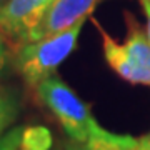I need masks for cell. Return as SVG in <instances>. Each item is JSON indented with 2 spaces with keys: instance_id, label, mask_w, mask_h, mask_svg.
Listing matches in <instances>:
<instances>
[{
  "instance_id": "cell-1",
  "label": "cell",
  "mask_w": 150,
  "mask_h": 150,
  "mask_svg": "<svg viewBox=\"0 0 150 150\" xmlns=\"http://www.w3.org/2000/svg\"><path fill=\"white\" fill-rule=\"evenodd\" d=\"M123 18L127 30L123 42L113 38L98 22H95L97 30L100 32L103 59L125 82L150 87V40L145 28L129 10L123 12Z\"/></svg>"
},
{
  "instance_id": "cell-2",
  "label": "cell",
  "mask_w": 150,
  "mask_h": 150,
  "mask_svg": "<svg viewBox=\"0 0 150 150\" xmlns=\"http://www.w3.org/2000/svg\"><path fill=\"white\" fill-rule=\"evenodd\" d=\"M40 102L54 113L70 142H87L102 137L110 130L103 129L92 115L90 105L77 95V92L59 75L50 77L35 88Z\"/></svg>"
},
{
  "instance_id": "cell-3",
  "label": "cell",
  "mask_w": 150,
  "mask_h": 150,
  "mask_svg": "<svg viewBox=\"0 0 150 150\" xmlns=\"http://www.w3.org/2000/svg\"><path fill=\"white\" fill-rule=\"evenodd\" d=\"M85 22L87 20L79 22L77 25L57 35L18 45L15 67L28 87L37 88L42 82L48 80L57 74L59 67L75 50Z\"/></svg>"
},
{
  "instance_id": "cell-4",
  "label": "cell",
  "mask_w": 150,
  "mask_h": 150,
  "mask_svg": "<svg viewBox=\"0 0 150 150\" xmlns=\"http://www.w3.org/2000/svg\"><path fill=\"white\" fill-rule=\"evenodd\" d=\"M100 0H55L50 5L37 27L27 35L25 42H35L40 38L57 35L67 28L87 20Z\"/></svg>"
},
{
  "instance_id": "cell-5",
  "label": "cell",
  "mask_w": 150,
  "mask_h": 150,
  "mask_svg": "<svg viewBox=\"0 0 150 150\" xmlns=\"http://www.w3.org/2000/svg\"><path fill=\"white\" fill-rule=\"evenodd\" d=\"M55 0H8L0 8V32L20 45Z\"/></svg>"
},
{
  "instance_id": "cell-6",
  "label": "cell",
  "mask_w": 150,
  "mask_h": 150,
  "mask_svg": "<svg viewBox=\"0 0 150 150\" xmlns=\"http://www.w3.org/2000/svg\"><path fill=\"white\" fill-rule=\"evenodd\" d=\"M0 150H60V147L47 127L18 125L0 137Z\"/></svg>"
},
{
  "instance_id": "cell-7",
  "label": "cell",
  "mask_w": 150,
  "mask_h": 150,
  "mask_svg": "<svg viewBox=\"0 0 150 150\" xmlns=\"http://www.w3.org/2000/svg\"><path fill=\"white\" fill-rule=\"evenodd\" d=\"M65 150H137V139L132 135L108 134L102 137H93L87 142H65Z\"/></svg>"
},
{
  "instance_id": "cell-8",
  "label": "cell",
  "mask_w": 150,
  "mask_h": 150,
  "mask_svg": "<svg viewBox=\"0 0 150 150\" xmlns=\"http://www.w3.org/2000/svg\"><path fill=\"white\" fill-rule=\"evenodd\" d=\"M20 113V95L10 87L0 85V137L7 134Z\"/></svg>"
},
{
  "instance_id": "cell-9",
  "label": "cell",
  "mask_w": 150,
  "mask_h": 150,
  "mask_svg": "<svg viewBox=\"0 0 150 150\" xmlns=\"http://www.w3.org/2000/svg\"><path fill=\"white\" fill-rule=\"evenodd\" d=\"M8 60H10V52H8V47H7L5 35L0 32V74L8 65Z\"/></svg>"
},
{
  "instance_id": "cell-10",
  "label": "cell",
  "mask_w": 150,
  "mask_h": 150,
  "mask_svg": "<svg viewBox=\"0 0 150 150\" xmlns=\"http://www.w3.org/2000/svg\"><path fill=\"white\" fill-rule=\"evenodd\" d=\"M139 4L145 15V33L150 40V0H139Z\"/></svg>"
},
{
  "instance_id": "cell-11",
  "label": "cell",
  "mask_w": 150,
  "mask_h": 150,
  "mask_svg": "<svg viewBox=\"0 0 150 150\" xmlns=\"http://www.w3.org/2000/svg\"><path fill=\"white\" fill-rule=\"evenodd\" d=\"M137 150H150V132L137 139Z\"/></svg>"
},
{
  "instance_id": "cell-12",
  "label": "cell",
  "mask_w": 150,
  "mask_h": 150,
  "mask_svg": "<svg viewBox=\"0 0 150 150\" xmlns=\"http://www.w3.org/2000/svg\"><path fill=\"white\" fill-rule=\"evenodd\" d=\"M7 2H8V0H0V8H2V7H4V5H5V4H7Z\"/></svg>"
}]
</instances>
